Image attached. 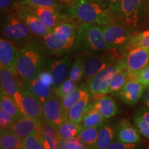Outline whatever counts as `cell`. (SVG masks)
<instances>
[{"label":"cell","mask_w":149,"mask_h":149,"mask_svg":"<svg viewBox=\"0 0 149 149\" xmlns=\"http://www.w3.org/2000/svg\"><path fill=\"white\" fill-rule=\"evenodd\" d=\"M145 9H146V24L149 26V0H145Z\"/></svg>","instance_id":"c3c4849f"},{"label":"cell","mask_w":149,"mask_h":149,"mask_svg":"<svg viewBox=\"0 0 149 149\" xmlns=\"http://www.w3.org/2000/svg\"><path fill=\"white\" fill-rule=\"evenodd\" d=\"M15 13L23 20L35 36L42 38L52 31L41 22L29 6L16 4Z\"/></svg>","instance_id":"9c48e42d"},{"label":"cell","mask_w":149,"mask_h":149,"mask_svg":"<svg viewBox=\"0 0 149 149\" xmlns=\"http://www.w3.org/2000/svg\"><path fill=\"white\" fill-rule=\"evenodd\" d=\"M20 51L11 41L1 37L0 39V68L10 70L17 74V66Z\"/></svg>","instance_id":"7c38bea8"},{"label":"cell","mask_w":149,"mask_h":149,"mask_svg":"<svg viewBox=\"0 0 149 149\" xmlns=\"http://www.w3.org/2000/svg\"><path fill=\"white\" fill-rule=\"evenodd\" d=\"M120 1V0H103V5L109 10Z\"/></svg>","instance_id":"bcb514c9"},{"label":"cell","mask_w":149,"mask_h":149,"mask_svg":"<svg viewBox=\"0 0 149 149\" xmlns=\"http://www.w3.org/2000/svg\"><path fill=\"white\" fill-rule=\"evenodd\" d=\"M77 30V27L74 23L67 20L59 23L53 29L54 34L64 46L68 53L74 48Z\"/></svg>","instance_id":"2e32d148"},{"label":"cell","mask_w":149,"mask_h":149,"mask_svg":"<svg viewBox=\"0 0 149 149\" xmlns=\"http://www.w3.org/2000/svg\"><path fill=\"white\" fill-rule=\"evenodd\" d=\"M48 53L42 42L32 40L20 48L17 74L22 83L33 80L48 63Z\"/></svg>","instance_id":"6da1fadb"},{"label":"cell","mask_w":149,"mask_h":149,"mask_svg":"<svg viewBox=\"0 0 149 149\" xmlns=\"http://www.w3.org/2000/svg\"><path fill=\"white\" fill-rule=\"evenodd\" d=\"M73 50L80 53L94 54L113 49L104 39L101 26L81 23L77 26Z\"/></svg>","instance_id":"277c9868"},{"label":"cell","mask_w":149,"mask_h":149,"mask_svg":"<svg viewBox=\"0 0 149 149\" xmlns=\"http://www.w3.org/2000/svg\"><path fill=\"white\" fill-rule=\"evenodd\" d=\"M84 64L85 57L82 55L77 56L70 67L68 73V78L75 82H79L82 79V77H84Z\"/></svg>","instance_id":"836d02e7"},{"label":"cell","mask_w":149,"mask_h":149,"mask_svg":"<svg viewBox=\"0 0 149 149\" xmlns=\"http://www.w3.org/2000/svg\"><path fill=\"white\" fill-rule=\"evenodd\" d=\"M102 126L95 127H83L80 130L77 137L81 139L84 144L92 149L97 140L99 133Z\"/></svg>","instance_id":"4dcf8cb0"},{"label":"cell","mask_w":149,"mask_h":149,"mask_svg":"<svg viewBox=\"0 0 149 149\" xmlns=\"http://www.w3.org/2000/svg\"><path fill=\"white\" fill-rule=\"evenodd\" d=\"M31 8L41 22L46 27L51 30H53L59 23L67 20V16L61 15L59 11L54 8H48V7H31Z\"/></svg>","instance_id":"d6986e66"},{"label":"cell","mask_w":149,"mask_h":149,"mask_svg":"<svg viewBox=\"0 0 149 149\" xmlns=\"http://www.w3.org/2000/svg\"><path fill=\"white\" fill-rule=\"evenodd\" d=\"M82 128L81 124H77L69 120H66L58 128H56V130L59 139H68L77 137Z\"/></svg>","instance_id":"83f0119b"},{"label":"cell","mask_w":149,"mask_h":149,"mask_svg":"<svg viewBox=\"0 0 149 149\" xmlns=\"http://www.w3.org/2000/svg\"><path fill=\"white\" fill-rule=\"evenodd\" d=\"M93 106L106 120L113 117L120 113L116 100L111 96H102L93 103Z\"/></svg>","instance_id":"7402d4cb"},{"label":"cell","mask_w":149,"mask_h":149,"mask_svg":"<svg viewBox=\"0 0 149 149\" xmlns=\"http://www.w3.org/2000/svg\"><path fill=\"white\" fill-rule=\"evenodd\" d=\"M89 93L86 89L82 88H77L69 94L61 99V105L64 111L67 113L68 110L74 105L76 102L83 98L85 95Z\"/></svg>","instance_id":"d6a6232c"},{"label":"cell","mask_w":149,"mask_h":149,"mask_svg":"<svg viewBox=\"0 0 149 149\" xmlns=\"http://www.w3.org/2000/svg\"><path fill=\"white\" fill-rule=\"evenodd\" d=\"M139 143L127 144L118 140H114L107 149H140Z\"/></svg>","instance_id":"7bdbcfd3"},{"label":"cell","mask_w":149,"mask_h":149,"mask_svg":"<svg viewBox=\"0 0 149 149\" xmlns=\"http://www.w3.org/2000/svg\"><path fill=\"white\" fill-rule=\"evenodd\" d=\"M0 105H1V109L6 111L13 117L15 122L21 118L22 117H23L16 102L10 97L8 96L3 92H1Z\"/></svg>","instance_id":"1f68e13d"},{"label":"cell","mask_w":149,"mask_h":149,"mask_svg":"<svg viewBox=\"0 0 149 149\" xmlns=\"http://www.w3.org/2000/svg\"><path fill=\"white\" fill-rule=\"evenodd\" d=\"M116 135V126L113 124H104L100 128L95 145L92 149H107Z\"/></svg>","instance_id":"cb8c5ba5"},{"label":"cell","mask_w":149,"mask_h":149,"mask_svg":"<svg viewBox=\"0 0 149 149\" xmlns=\"http://www.w3.org/2000/svg\"><path fill=\"white\" fill-rule=\"evenodd\" d=\"M17 1H19V0H17Z\"/></svg>","instance_id":"816d5d0a"},{"label":"cell","mask_w":149,"mask_h":149,"mask_svg":"<svg viewBox=\"0 0 149 149\" xmlns=\"http://www.w3.org/2000/svg\"><path fill=\"white\" fill-rule=\"evenodd\" d=\"M42 119L39 120L30 117L23 116L16 121L8 129H10L20 139H24L27 136L38 131L41 125Z\"/></svg>","instance_id":"ac0fdd59"},{"label":"cell","mask_w":149,"mask_h":149,"mask_svg":"<svg viewBox=\"0 0 149 149\" xmlns=\"http://www.w3.org/2000/svg\"><path fill=\"white\" fill-rule=\"evenodd\" d=\"M17 4V0H0V9L3 13H9L15 10Z\"/></svg>","instance_id":"ee69618b"},{"label":"cell","mask_w":149,"mask_h":149,"mask_svg":"<svg viewBox=\"0 0 149 149\" xmlns=\"http://www.w3.org/2000/svg\"><path fill=\"white\" fill-rule=\"evenodd\" d=\"M128 71V70H127ZM128 80L135 79L141 84L145 88L149 87V66H146L144 69L135 74H130L128 72Z\"/></svg>","instance_id":"ab89813d"},{"label":"cell","mask_w":149,"mask_h":149,"mask_svg":"<svg viewBox=\"0 0 149 149\" xmlns=\"http://www.w3.org/2000/svg\"><path fill=\"white\" fill-rule=\"evenodd\" d=\"M124 57L126 69L130 74H135L149 66V50L135 48L128 51Z\"/></svg>","instance_id":"5bb4252c"},{"label":"cell","mask_w":149,"mask_h":149,"mask_svg":"<svg viewBox=\"0 0 149 149\" xmlns=\"http://www.w3.org/2000/svg\"><path fill=\"white\" fill-rule=\"evenodd\" d=\"M18 107L23 116L39 120L43 117L42 104L29 92L23 84L22 97L18 104Z\"/></svg>","instance_id":"4fadbf2b"},{"label":"cell","mask_w":149,"mask_h":149,"mask_svg":"<svg viewBox=\"0 0 149 149\" xmlns=\"http://www.w3.org/2000/svg\"><path fill=\"white\" fill-rule=\"evenodd\" d=\"M146 88L135 79H129L122 89L115 94L124 103L135 105L144 95Z\"/></svg>","instance_id":"9a60e30c"},{"label":"cell","mask_w":149,"mask_h":149,"mask_svg":"<svg viewBox=\"0 0 149 149\" xmlns=\"http://www.w3.org/2000/svg\"><path fill=\"white\" fill-rule=\"evenodd\" d=\"M89 101L90 94L88 93L68 110L67 113V119L74 123L81 124L87 107L89 105Z\"/></svg>","instance_id":"d4e9b609"},{"label":"cell","mask_w":149,"mask_h":149,"mask_svg":"<svg viewBox=\"0 0 149 149\" xmlns=\"http://www.w3.org/2000/svg\"><path fill=\"white\" fill-rule=\"evenodd\" d=\"M135 115L149 123V109L146 107H141L137 109Z\"/></svg>","instance_id":"f6af8a7d"},{"label":"cell","mask_w":149,"mask_h":149,"mask_svg":"<svg viewBox=\"0 0 149 149\" xmlns=\"http://www.w3.org/2000/svg\"><path fill=\"white\" fill-rule=\"evenodd\" d=\"M133 122L140 135L149 139V123L136 115L133 117Z\"/></svg>","instance_id":"60d3db41"},{"label":"cell","mask_w":149,"mask_h":149,"mask_svg":"<svg viewBox=\"0 0 149 149\" xmlns=\"http://www.w3.org/2000/svg\"><path fill=\"white\" fill-rule=\"evenodd\" d=\"M39 132L42 135L45 149H60L57 130L53 126L46 123L43 117Z\"/></svg>","instance_id":"603a6c76"},{"label":"cell","mask_w":149,"mask_h":149,"mask_svg":"<svg viewBox=\"0 0 149 149\" xmlns=\"http://www.w3.org/2000/svg\"><path fill=\"white\" fill-rule=\"evenodd\" d=\"M124 56H121L120 52L114 49L102 53L89 54L88 56L85 57L84 78L88 79L104 68L113 64Z\"/></svg>","instance_id":"52a82bcc"},{"label":"cell","mask_w":149,"mask_h":149,"mask_svg":"<svg viewBox=\"0 0 149 149\" xmlns=\"http://www.w3.org/2000/svg\"><path fill=\"white\" fill-rule=\"evenodd\" d=\"M106 42L112 49L117 50L123 55L124 48L133 35L130 31L117 23L101 26Z\"/></svg>","instance_id":"ba28073f"},{"label":"cell","mask_w":149,"mask_h":149,"mask_svg":"<svg viewBox=\"0 0 149 149\" xmlns=\"http://www.w3.org/2000/svg\"><path fill=\"white\" fill-rule=\"evenodd\" d=\"M106 120L100 112L93 107V104H91L87 107L81 124L83 127H95L103 126Z\"/></svg>","instance_id":"4316f807"},{"label":"cell","mask_w":149,"mask_h":149,"mask_svg":"<svg viewBox=\"0 0 149 149\" xmlns=\"http://www.w3.org/2000/svg\"><path fill=\"white\" fill-rule=\"evenodd\" d=\"M1 31L7 40L21 48L33 40L34 35L28 26L17 15L13 13L6 14L1 20Z\"/></svg>","instance_id":"5b68a950"},{"label":"cell","mask_w":149,"mask_h":149,"mask_svg":"<svg viewBox=\"0 0 149 149\" xmlns=\"http://www.w3.org/2000/svg\"><path fill=\"white\" fill-rule=\"evenodd\" d=\"M135 48H142L149 50V29L133 35L124 48L123 55H124L128 51Z\"/></svg>","instance_id":"f546056e"},{"label":"cell","mask_w":149,"mask_h":149,"mask_svg":"<svg viewBox=\"0 0 149 149\" xmlns=\"http://www.w3.org/2000/svg\"><path fill=\"white\" fill-rule=\"evenodd\" d=\"M43 119L46 123L57 128L67 119V113L61 105V99L53 95L42 104Z\"/></svg>","instance_id":"30bf717a"},{"label":"cell","mask_w":149,"mask_h":149,"mask_svg":"<svg viewBox=\"0 0 149 149\" xmlns=\"http://www.w3.org/2000/svg\"><path fill=\"white\" fill-rule=\"evenodd\" d=\"M22 84L42 104L54 95L55 89L53 87L43 82L37 77H35L29 83Z\"/></svg>","instance_id":"44dd1931"},{"label":"cell","mask_w":149,"mask_h":149,"mask_svg":"<svg viewBox=\"0 0 149 149\" xmlns=\"http://www.w3.org/2000/svg\"><path fill=\"white\" fill-rule=\"evenodd\" d=\"M125 69H126V61L124 56L113 64L87 79L89 93L93 95H106L113 78L117 73Z\"/></svg>","instance_id":"8992f818"},{"label":"cell","mask_w":149,"mask_h":149,"mask_svg":"<svg viewBox=\"0 0 149 149\" xmlns=\"http://www.w3.org/2000/svg\"><path fill=\"white\" fill-rule=\"evenodd\" d=\"M17 149H23L22 148V147H20V148H17Z\"/></svg>","instance_id":"f907efd6"},{"label":"cell","mask_w":149,"mask_h":149,"mask_svg":"<svg viewBox=\"0 0 149 149\" xmlns=\"http://www.w3.org/2000/svg\"><path fill=\"white\" fill-rule=\"evenodd\" d=\"M59 1H62V2H72L74 0H58Z\"/></svg>","instance_id":"681fc988"},{"label":"cell","mask_w":149,"mask_h":149,"mask_svg":"<svg viewBox=\"0 0 149 149\" xmlns=\"http://www.w3.org/2000/svg\"><path fill=\"white\" fill-rule=\"evenodd\" d=\"M78 88L77 82L70 79L69 78L65 80L60 84L54 91V95L59 99L63 98L64 97L69 94L72 91Z\"/></svg>","instance_id":"74e56055"},{"label":"cell","mask_w":149,"mask_h":149,"mask_svg":"<svg viewBox=\"0 0 149 149\" xmlns=\"http://www.w3.org/2000/svg\"><path fill=\"white\" fill-rule=\"evenodd\" d=\"M128 80V74L127 69H125L117 73L115 77L112 80L111 84H110L109 88L107 91V94L108 93H116L120 91L124 84L127 82Z\"/></svg>","instance_id":"8d00e7d4"},{"label":"cell","mask_w":149,"mask_h":149,"mask_svg":"<svg viewBox=\"0 0 149 149\" xmlns=\"http://www.w3.org/2000/svg\"><path fill=\"white\" fill-rule=\"evenodd\" d=\"M42 42L50 55L55 56H61L68 54L64 46L57 40L55 35L53 32V30L46 36L42 38Z\"/></svg>","instance_id":"484cf974"},{"label":"cell","mask_w":149,"mask_h":149,"mask_svg":"<svg viewBox=\"0 0 149 149\" xmlns=\"http://www.w3.org/2000/svg\"><path fill=\"white\" fill-rule=\"evenodd\" d=\"M70 65L71 58L70 55H65L61 58L48 61V69L51 72L53 77L55 89L66 79L71 67Z\"/></svg>","instance_id":"e0dca14e"},{"label":"cell","mask_w":149,"mask_h":149,"mask_svg":"<svg viewBox=\"0 0 149 149\" xmlns=\"http://www.w3.org/2000/svg\"><path fill=\"white\" fill-rule=\"evenodd\" d=\"M147 149H149V148H147Z\"/></svg>","instance_id":"f5cc1de1"},{"label":"cell","mask_w":149,"mask_h":149,"mask_svg":"<svg viewBox=\"0 0 149 149\" xmlns=\"http://www.w3.org/2000/svg\"><path fill=\"white\" fill-rule=\"evenodd\" d=\"M116 139L127 144H136L141 141L140 133L129 120H124L116 126Z\"/></svg>","instance_id":"ffe728a7"},{"label":"cell","mask_w":149,"mask_h":149,"mask_svg":"<svg viewBox=\"0 0 149 149\" xmlns=\"http://www.w3.org/2000/svg\"><path fill=\"white\" fill-rule=\"evenodd\" d=\"M142 102L145 107L149 109V87L147 88L144 93V95L142 97Z\"/></svg>","instance_id":"7dc6e473"},{"label":"cell","mask_w":149,"mask_h":149,"mask_svg":"<svg viewBox=\"0 0 149 149\" xmlns=\"http://www.w3.org/2000/svg\"><path fill=\"white\" fill-rule=\"evenodd\" d=\"M60 149H91L78 137L59 139Z\"/></svg>","instance_id":"f35d334b"},{"label":"cell","mask_w":149,"mask_h":149,"mask_svg":"<svg viewBox=\"0 0 149 149\" xmlns=\"http://www.w3.org/2000/svg\"><path fill=\"white\" fill-rule=\"evenodd\" d=\"M22 139L8 128L0 132V149H17L22 146Z\"/></svg>","instance_id":"f1b7e54d"},{"label":"cell","mask_w":149,"mask_h":149,"mask_svg":"<svg viewBox=\"0 0 149 149\" xmlns=\"http://www.w3.org/2000/svg\"><path fill=\"white\" fill-rule=\"evenodd\" d=\"M17 76V74L10 70L0 68L1 92L10 97L17 105L19 103L22 92V81L18 79Z\"/></svg>","instance_id":"8fae6325"},{"label":"cell","mask_w":149,"mask_h":149,"mask_svg":"<svg viewBox=\"0 0 149 149\" xmlns=\"http://www.w3.org/2000/svg\"><path fill=\"white\" fill-rule=\"evenodd\" d=\"M15 121L9 113L0 108V128L1 129H6L10 127Z\"/></svg>","instance_id":"b9f144b4"},{"label":"cell","mask_w":149,"mask_h":149,"mask_svg":"<svg viewBox=\"0 0 149 149\" xmlns=\"http://www.w3.org/2000/svg\"><path fill=\"white\" fill-rule=\"evenodd\" d=\"M109 11L116 23L133 34L139 33L146 23L145 0H120Z\"/></svg>","instance_id":"7a4b0ae2"},{"label":"cell","mask_w":149,"mask_h":149,"mask_svg":"<svg viewBox=\"0 0 149 149\" xmlns=\"http://www.w3.org/2000/svg\"><path fill=\"white\" fill-rule=\"evenodd\" d=\"M68 15L81 23L104 26L116 23L101 3L95 0H74L68 7Z\"/></svg>","instance_id":"3957f363"},{"label":"cell","mask_w":149,"mask_h":149,"mask_svg":"<svg viewBox=\"0 0 149 149\" xmlns=\"http://www.w3.org/2000/svg\"><path fill=\"white\" fill-rule=\"evenodd\" d=\"M17 4L27 5L31 7H48L60 11L64 4L57 0H19Z\"/></svg>","instance_id":"e575fe53"},{"label":"cell","mask_w":149,"mask_h":149,"mask_svg":"<svg viewBox=\"0 0 149 149\" xmlns=\"http://www.w3.org/2000/svg\"><path fill=\"white\" fill-rule=\"evenodd\" d=\"M21 147L23 149H45L42 135L39 130L22 139Z\"/></svg>","instance_id":"d590c367"}]
</instances>
